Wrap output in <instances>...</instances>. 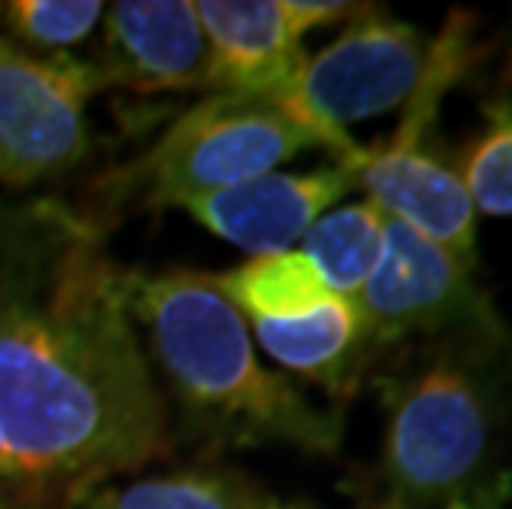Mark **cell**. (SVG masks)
I'll return each instance as SVG.
<instances>
[{
    "mask_svg": "<svg viewBox=\"0 0 512 509\" xmlns=\"http://www.w3.org/2000/svg\"><path fill=\"white\" fill-rule=\"evenodd\" d=\"M354 189V172L344 162H331L308 172H268L232 189L192 199L182 209L205 232L258 258L301 245L311 225Z\"/></svg>",
    "mask_w": 512,
    "mask_h": 509,
    "instance_id": "obj_9",
    "label": "cell"
},
{
    "mask_svg": "<svg viewBox=\"0 0 512 509\" xmlns=\"http://www.w3.org/2000/svg\"><path fill=\"white\" fill-rule=\"evenodd\" d=\"M215 285L248 324L308 318L334 298V291L298 248L248 258L245 265L215 275Z\"/></svg>",
    "mask_w": 512,
    "mask_h": 509,
    "instance_id": "obj_14",
    "label": "cell"
},
{
    "mask_svg": "<svg viewBox=\"0 0 512 509\" xmlns=\"http://www.w3.org/2000/svg\"><path fill=\"white\" fill-rule=\"evenodd\" d=\"M361 509H384V506H377L374 500H370V503H367V506H361Z\"/></svg>",
    "mask_w": 512,
    "mask_h": 509,
    "instance_id": "obj_21",
    "label": "cell"
},
{
    "mask_svg": "<svg viewBox=\"0 0 512 509\" xmlns=\"http://www.w3.org/2000/svg\"><path fill=\"white\" fill-rule=\"evenodd\" d=\"M430 57V37L387 10L364 7L351 27L304 60L291 90L281 96L291 116L318 136L334 162L354 166L364 146L347 126L403 110L420 86Z\"/></svg>",
    "mask_w": 512,
    "mask_h": 509,
    "instance_id": "obj_7",
    "label": "cell"
},
{
    "mask_svg": "<svg viewBox=\"0 0 512 509\" xmlns=\"http://www.w3.org/2000/svg\"><path fill=\"white\" fill-rule=\"evenodd\" d=\"M106 90L96 63L37 57L0 30V189H34L90 153V100Z\"/></svg>",
    "mask_w": 512,
    "mask_h": 509,
    "instance_id": "obj_8",
    "label": "cell"
},
{
    "mask_svg": "<svg viewBox=\"0 0 512 509\" xmlns=\"http://www.w3.org/2000/svg\"><path fill=\"white\" fill-rule=\"evenodd\" d=\"M0 483H14V486H27V490H37V486L27 483V476L20 473V467L14 460H10V453L4 450V443H0ZM40 493V490H37ZM47 496V493H43Z\"/></svg>",
    "mask_w": 512,
    "mask_h": 509,
    "instance_id": "obj_20",
    "label": "cell"
},
{
    "mask_svg": "<svg viewBox=\"0 0 512 509\" xmlns=\"http://www.w3.org/2000/svg\"><path fill=\"white\" fill-rule=\"evenodd\" d=\"M252 334L271 361L334 397L354 394L374 364L361 311L341 295L298 321H252Z\"/></svg>",
    "mask_w": 512,
    "mask_h": 509,
    "instance_id": "obj_12",
    "label": "cell"
},
{
    "mask_svg": "<svg viewBox=\"0 0 512 509\" xmlns=\"http://www.w3.org/2000/svg\"><path fill=\"white\" fill-rule=\"evenodd\" d=\"M106 90L192 93L209 90V40L195 0H119L103 14L96 60Z\"/></svg>",
    "mask_w": 512,
    "mask_h": 509,
    "instance_id": "obj_10",
    "label": "cell"
},
{
    "mask_svg": "<svg viewBox=\"0 0 512 509\" xmlns=\"http://www.w3.org/2000/svg\"><path fill=\"white\" fill-rule=\"evenodd\" d=\"M506 361L460 348H420L413 361L377 377L387 407L377 506H512Z\"/></svg>",
    "mask_w": 512,
    "mask_h": 509,
    "instance_id": "obj_3",
    "label": "cell"
},
{
    "mask_svg": "<svg viewBox=\"0 0 512 509\" xmlns=\"http://www.w3.org/2000/svg\"><path fill=\"white\" fill-rule=\"evenodd\" d=\"M0 443L47 496L172 453L129 272L103 219L50 196L0 199Z\"/></svg>",
    "mask_w": 512,
    "mask_h": 509,
    "instance_id": "obj_1",
    "label": "cell"
},
{
    "mask_svg": "<svg viewBox=\"0 0 512 509\" xmlns=\"http://www.w3.org/2000/svg\"><path fill=\"white\" fill-rule=\"evenodd\" d=\"M453 166L473 212L493 219L512 215V96H496L483 106V129Z\"/></svg>",
    "mask_w": 512,
    "mask_h": 509,
    "instance_id": "obj_16",
    "label": "cell"
},
{
    "mask_svg": "<svg viewBox=\"0 0 512 509\" xmlns=\"http://www.w3.org/2000/svg\"><path fill=\"white\" fill-rule=\"evenodd\" d=\"M387 215L374 202L334 205L301 238L298 252L314 265V272L334 295L357 298L384 255Z\"/></svg>",
    "mask_w": 512,
    "mask_h": 509,
    "instance_id": "obj_15",
    "label": "cell"
},
{
    "mask_svg": "<svg viewBox=\"0 0 512 509\" xmlns=\"http://www.w3.org/2000/svg\"><path fill=\"white\" fill-rule=\"evenodd\" d=\"M304 149H321L275 96L209 93L189 106L133 166L113 176L116 205H189L275 172Z\"/></svg>",
    "mask_w": 512,
    "mask_h": 509,
    "instance_id": "obj_5",
    "label": "cell"
},
{
    "mask_svg": "<svg viewBox=\"0 0 512 509\" xmlns=\"http://www.w3.org/2000/svg\"><path fill=\"white\" fill-rule=\"evenodd\" d=\"M129 308L152 348V371L202 440L278 443L314 457L341 450L344 410L314 404L291 377L261 364L248 321L228 305L215 275L129 272Z\"/></svg>",
    "mask_w": 512,
    "mask_h": 509,
    "instance_id": "obj_2",
    "label": "cell"
},
{
    "mask_svg": "<svg viewBox=\"0 0 512 509\" xmlns=\"http://www.w3.org/2000/svg\"><path fill=\"white\" fill-rule=\"evenodd\" d=\"M63 509H308L285 500L245 470L202 463L139 480H103L70 490Z\"/></svg>",
    "mask_w": 512,
    "mask_h": 509,
    "instance_id": "obj_13",
    "label": "cell"
},
{
    "mask_svg": "<svg viewBox=\"0 0 512 509\" xmlns=\"http://www.w3.org/2000/svg\"><path fill=\"white\" fill-rule=\"evenodd\" d=\"M47 503V496L37 490H27V486H14V483H0V509H40Z\"/></svg>",
    "mask_w": 512,
    "mask_h": 509,
    "instance_id": "obj_19",
    "label": "cell"
},
{
    "mask_svg": "<svg viewBox=\"0 0 512 509\" xmlns=\"http://www.w3.org/2000/svg\"><path fill=\"white\" fill-rule=\"evenodd\" d=\"M209 40V93H255L281 100L304 67L285 0H195Z\"/></svg>",
    "mask_w": 512,
    "mask_h": 509,
    "instance_id": "obj_11",
    "label": "cell"
},
{
    "mask_svg": "<svg viewBox=\"0 0 512 509\" xmlns=\"http://www.w3.org/2000/svg\"><path fill=\"white\" fill-rule=\"evenodd\" d=\"M288 20L294 34L304 40V34L314 27L337 24V20H354L364 14V4H341V0H285Z\"/></svg>",
    "mask_w": 512,
    "mask_h": 509,
    "instance_id": "obj_18",
    "label": "cell"
},
{
    "mask_svg": "<svg viewBox=\"0 0 512 509\" xmlns=\"http://www.w3.org/2000/svg\"><path fill=\"white\" fill-rule=\"evenodd\" d=\"M100 0H10L0 4V30L37 57H73L103 24Z\"/></svg>",
    "mask_w": 512,
    "mask_h": 509,
    "instance_id": "obj_17",
    "label": "cell"
},
{
    "mask_svg": "<svg viewBox=\"0 0 512 509\" xmlns=\"http://www.w3.org/2000/svg\"><path fill=\"white\" fill-rule=\"evenodd\" d=\"M351 301L374 357L400 344L509 357V328L473 281V268L397 219H387L377 272Z\"/></svg>",
    "mask_w": 512,
    "mask_h": 509,
    "instance_id": "obj_6",
    "label": "cell"
},
{
    "mask_svg": "<svg viewBox=\"0 0 512 509\" xmlns=\"http://www.w3.org/2000/svg\"><path fill=\"white\" fill-rule=\"evenodd\" d=\"M476 30V17L466 10L446 17L440 34L430 37L427 70L403 106L394 136L380 146H364L351 166L357 186L367 189L387 219L403 222L470 268H476V212L456 166L437 146V116L443 96L483 53Z\"/></svg>",
    "mask_w": 512,
    "mask_h": 509,
    "instance_id": "obj_4",
    "label": "cell"
}]
</instances>
